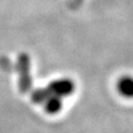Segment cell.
Returning a JSON list of instances; mask_svg holds the SVG:
<instances>
[{
	"label": "cell",
	"mask_w": 133,
	"mask_h": 133,
	"mask_svg": "<svg viewBox=\"0 0 133 133\" xmlns=\"http://www.w3.org/2000/svg\"><path fill=\"white\" fill-rule=\"evenodd\" d=\"M75 91V83L67 78L59 79L54 81L49 85V93L57 95L59 97L68 96Z\"/></svg>",
	"instance_id": "obj_1"
},
{
	"label": "cell",
	"mask_w": 133,
	"mask_h": 133,
	"mask_svg": "<svg viewBox=\"0 0 133 133\" xmlns=\"http://www.w3.org/2000/svg\"><path fill=\"white\" fill-rule=\"evenodd\" d=\"M116 89L119 95L125 98H133V77L126 75L118 79Z\"/></svg>",
	"instance_id": "obj_2"
},
{
	"label": "cell",
	"mask_w": 133,
	"mask_h": 133,
	"mask_svg": "<svg viewBox=\"0 0 133 133\" xmlns=\"http://www.w3.org/2000/svg\"><path fill=\"white\" fill-rule=\"evenodd\" d=\"M62 106H63L62 98L54 94H51L50 97H48L45 101V109L48 113L51 114L59 113L62 109Z\"/></svg>",
	"instance_id": "obj_3"
}]
</instances>
